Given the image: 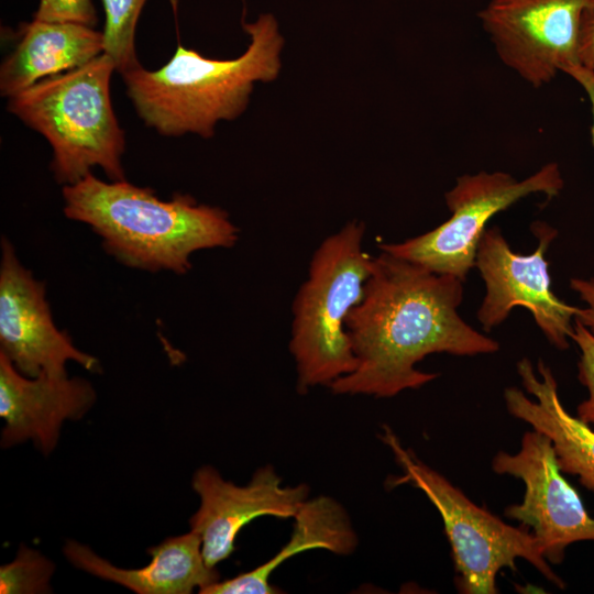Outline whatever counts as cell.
Here are the masks:
<instances>
[{
  "label": "cell",
  "instance_id": "cell-1",
  "mask_svg": "<svg viewBox=\"0 0 594 594\" xmlns=\"http://www.w3.org/2000/svg\"><path fill=\"white\" fill-rule=\"evenodd\" d=\"M463 282L387 252L374 257L362 300L345 319L355 370L329 387L337 395L394 397L436 380L416 369L432 353L491 354L499 343L459 315Z\"/></svg>",
  "mask_w": 594,
  "mask_h": 594
},
{
  "label": "cell",
  "instance_id": "cell-2",
  "mask_svg": "<svg viewBox=\"0 0 594 594\" xmlns=\"http://www.w3.org/2000/svg\"><path fill=\"white\" fill-rule=\"evenodd\" d=\"M63 197L66 217L91 227L106 251L130 267L184 274L194 252L231 248L239 237L224 210L189 195L162 200L124 179L106 183L89 173L65 185Z\"/></svg>",
  "mask_w": 594,
  "mask_h": 594
},
{
  "label": "cell",
  "instance_id": "cell-3",
  "mask_svg": "<svg viewBox=\"0 0 594 594\" xmlns=\"http://www.w3.org/2000/svg\"><path fill=\"white\" fill-rule=\"evenodd\" d=\"M242 26L250 44L237 58L212 59L179 44L161 68L147 70L139 65L123 73L127 95L139 117L163 135L202 138H211L219 121L238 118L254 84L278 76L284 45L270 13Z\"/></svg>",
  "mask_w": 594,
  "mask_h": 594
},
{
  "label": "cell",
  "instance_id": "cell-4",
  "mask_svg": "<svg viewBox=\"0 0 594 594\" xmlns=\"http://www.w3.org/2000/svg\"><path fill=\"white\" fill-rule=\"evenodd\" d=\"M113 70V59L102 53L9 98L8 110L51 144L61 184H76L96 166L112 180L124 179V133L110 96Z\"/></svg>",
  "mask_w": 594,
  "mask_h": 594
},
{
  "label": "cell",
  "instance_id": "cell-5",
  "mask_svg": "<svg viewBox=\"0 0 594 594\" xmlns=\"http://www.w3.org/2000/svg\"><path fill=\"white\" fill-rule=\"evenodd\" d=\"M364 230L354 220L326 238L314 252L308 277L294 298L289 351L299 394L316 386L329 387L358 365L345 319L362 300L374 265V257L362 248Z\"/></svg>",
  "mask_w": 594,
  "mask_h": 594
},
{
  "label": "cell",
  "instance_id": "cell-6",
  "mask_svg": "<svg viewBox=\"0 0 594 594\" xmlns=\"http://www.w3.org/2000/svg\"><path fill=\"white\" fill-rule=\"evenodd\" d=\"M381 440L389 448L403 473L391 485L409 484L420 490L440 514L451 547L455 587L462 594H495L496 575L504 569L516 572V560L535 566L560 590L564 581L544 559L534 534L512 526L474 504L459 487L405 448L395 432L383 425Z\"/></svg>",
  "mask_w": 594,
  "mask_h": 594
},
{
  "label": "cell",
  "instance_id": "cell-7",
  "mask_svg": "<svg viewBox=\"0 0 594 594\" xmlns=\"http://www.w3.org/2000/svg\"><path fill=\"white\" fill-rule=\"evenodd\" d=\"M564 185L557 163H548L529 177L517 180L505 172L458 177L444 199L451 217L431 231L399 243H382L381 251L418 264L430 272L465 282L475 267L481 238L490 219L531 194L549 199Z\"/></svg>",
  "mask_w": 594,
  "mask_h": 594
},
{
  "label": "cell",
  "instance_id": "cell-8",
  "mask_svg": "<svg viewBox=\"0 0 594 594\" xmlns=\"http://www.w3.org/2000/svg\"><path fill=\"white\" fill-rule=\"evenodd\" d=\"M538 246L531 254L514 252L498 227L486 228L479 243L475 267L485 283L486 294L477 319L488 332L504 322L515 307H524L534 317L550 344L569 348L579 307L561 300L551 289L546 260L558 231L543 221L531 224Z\"/></svg>",
  "mask_w": 594,
  "mask_h": 594
},
{
  "label": "cell",
  "instance_id": "cell-9",
  "mask_svg": "<svg viewBox=\"0 0 594 594\" xmlns=\"http://www.w3.org/2000/svg\"><path fill=\"white\" fill-rule=\"evenodd\" d=\"M492 470L519 479L525 485L521 503L504 510L536 537L544 559L561 564L566 548L576 541H594V518L558 466L551 440L542 432L526 431L516 453L498 451Z\"/></svg>",
  "mask_w": 594,
  "mask_h": 594
},
{
  "label": "cell",
  "instance_id": "cell-10",
  "mask_svg": "<svg viewBox=\"0 0 594 594\" xmlns=\"http://www.w3.org/2000/svg\"><path fill=\"white\" fill-rule=\"evenodd\" d=\"M591 0H490L477 13L499 59L532 87L580 65L578 34Z\"/></svg>",
  "mask_w": 594,
  "mask_h": 594
},
{
  "label": "cell",
  "instance_id": "cell-11",
  "mask_svg": "<svg viewBox=\"0 0 594 594\" xmlns=\"http://www.w3.org/2000/svg\"><path fill=\"white\" fill-rule=\"evenodd\" d=\"M1 248L0 352L29 377L42 372L65 375L68 361L99 371L98 360L78 350L68 334L55 327L44 284L19 262L4 238Z\"/></svg>",
  "mask_w": 594,
  "mask_h": 594
},
{
  "label": "cell",
  "instance_id": "cell-12",
  "mask_svg": "<svg viewBox=\"0 0 594 594\" xmlns=\"http://www.w3.org/2000/svg\"><path fill=\"white\" fill-rule=\"evenodd\" d=\"M191 486L200 505L189 519L190 530L200 537L205 561L212 568L233 553L244 526L262 516L294 518L310 494L305 483L283 485L272 465L258 468L242 486L204 465L194 473Z\"/></svg>",
  "mask_w": 594,
  "mask_h": 594
},
{
  "label": "cell",
  "instance_id": "cell-13",
  "mask_svg": "<svg viewBox=\"0 0 594 594\" xmlns=\"http://www.w3.org/2000/svg\"><path fill=\"white\" fill-rule=\"evenodd\" d=\"M95 400L96 392L88 381L46 372L29 377L0 352L2 448L31 440L50 454L58 443L63 424L84 417Z\"/></svg>",
  "mask_w": 594,
  "mask_h": 594
},
{
  "label": "cell",
  "instance_id": "cell-14",
  "mask_svg": "<svg viewBox=\"0 0 594 594\" xmlns=\"http://www.w3.org/2000/svg\"><path fill=\"white\" fill-rule=\"evenodd\" d=\"M517 373L535 400L517 387H507L504 400L508 414L544 433L551 440L561 472L578 476L594 493V430L566 411L557 380L542 360L538 361L536 372L531 361L522 358L517 362Z\"/></svg>",
  "mask_w": 594,
  "mask_h": 594
},
{
  "label": "cell",
  "instance_id": "cell-15",
  "mask_svg": "<svg viewBox=\"0 0 594 594\" xmlns=\"http://www.w3.org/2000/svg\"><path fill=\"white\" fill-rule=\"evenodd\" d=\"M63 551L77 569L136 594H190L220 581L217 566L206 563L201 539L193 530L148 548L151 561L138 569L118 568L75 540H67Z\"/></svg>",
  "mask_w": 594,
  "mask_h": 594
},
{
  "label": "cell",
  "instance_id": "cell-16",
  "mask_svg": "<svg viewBox=\"0 0 594 594\" xmlns=\"http://www.w3.org/2000/svg\"><path fill=\"white\" fill-rule=\"evenodd\" d=\"M105 53L103 33L70 22L33 20L20 29L0 68V91L12 97L36 82L86 65Z\"/></svg>",
  "mask_w": 594,
  "mask_h": 594
},
{
  "label": "cell",
  "instance_id": "cell-17",
  "mask_svg": "<svg viewBox=\"0 0 594 594\" xmlns=\"http://www.w3.org/2000/svg\"><path fill=\"white\" fill-rule=\"evenodd\" d=\"M359 539L345 508L334 498L321 495L308 498L294 517L293 531L286 544L270 560L232 579L215 582L200 594H276L270 583L273 572L286 560L311 549H323L349 556Z\"/></svg>",
  "mask_w": 594,
  "mask_h": 594
},
{
  "label": "cell",
  "instance_id": "cell-18",
  "mask_svg": "<svg viewBox=\"0 0 594 594\" xmlns=\"http://www.w3.org/2000/svg\"><path fill=\"white\" fill-rule=\"evenodd\" d=\"M146 0H102L106 22L103 28L105 53L109 55L121 75L140 65L135 53V30ZM176 6L177 0H169Z\"/></svg>",
  "mask_w": 594,
  "mask_h": 594
},
{
  "label": "cell",
  "instance_id": "cell-19",
  "mask_svg": "<svg viewBox=\"0 0 594 594\" xmlns=\"http://www.w3.org/2000/svg\"><path fill=\"white\" fill-rule=\"evenodd\" d=\"M54 563L40 551L21 544L13 561L0 568V593H51Z\"/></svg>",
  "mask_w": 594,
  "mask_h": 594
},
{
  "label": "cell",
  "instance_id": "cell-20",
  "mask_svg": "<svg viewBox=\"0 0 594 594\" xmlns=\"http://www.w3.org/2000/svg\"><path fill=\"white\" fill-rule=\"evenodd\" d=\"M570 339L580 350L578 378L588 392V397L576 408V417L594 426V336L582 323L574 320Z\"/></svg>",
  "mask_w": 594,
  "mask_h": 594
},
{
  "label": "cell",
  "instance_id": "cell-21",
  "mask_svg": "<svg viewBox=\"0 0 594 594\" xmlns=\"http://www.w3.org/2000/svg\"><path fill=\"white\" fill-rule=\"evenodd\" d=\"M35 20L94 26L97 13L91 0H40Z\"/></svg>",
  "mask_w": 594,
  "mask_h": 594
},
{
  "label": "cell",
  "instance_id": "cell-22",
  "mask_svg": "<svg viewBox=\"0 0 594 594\" xmlns=\"http://www.w3.org/2000/svg\"><path fill=\"white\" fill-rule=\"evenodd\" d=\"M578 58L581 66L594 72V0L586 4L581 14Z\"/></svg>",
  "mask_w": 594,
  "mask_h": 594
},
{
  "label": "cell",
  "instance_id": "cell-23",
  "mask_svg": "<svg viewBox=\"0 0 594 594\" xmlns=\"http://www.w3.org/2000/svg\"><path fill=\"white\" fill-rule=\"evenodd\" d=\"M570 287L586 306L579 308L574 320L582 323L594 336V278H571Z\"/></svg>",
  "mask_w": 594,
  "mask_h": 594
},
{
  "label": "cell",
  "instance_id": "cell-24",
  "mask_svg": "<svg viewBox=\"0 0 594 594\" xmlns=\"http://www.w3.org/2000/svg\"><path fill=\"white\" fill-rule=\"evenodd\" d=\"M571 76L585 90L592 107L593 124L591 128L592 143L594 146V72L581 66L574 65L564 72Z\"/></svg>",
  "mask_w": 594,
  "mask_h": 594
}]
</instances>
